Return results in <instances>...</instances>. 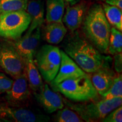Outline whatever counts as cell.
Masks as SVG:
<instances>
[{
  "instance_id": "6da1fadb",
  "label": "cell",
  "mask_w": 122,
  "mask_h": 122,
  "mask_svg": "<svg viewBox=\"0 0 122 122\" xmlns=\"http://www.w3.org/2000/svg\"><path fill=\"white\" fill-rule=\"evenodd\" d=\"M63 51L86 73H93L110 65L111 58L103 56L77 31L71 32L63 44Z\"/></svg>"
},
{
  "instance_id": "7a4b0ae2",
  "label": "cell",
  "mask_w": 122,
  "mask_h": 122,
  "mask_svg": "<svg viewBox=\"0 0 122 122\" xmlns=\"http://www.w3.org/2000/svg\"><path fill=\"white\" fill-rule=\"evenodd\" d=\"M83 23L82 30L86 39L101 53H107L111 27L102 6L98 4L93 5Z\"/></svg>"
},
{
  "instance_id": "3957f363",
  "label": "cell",
  "mask_w": 122,
  "mask_h": 122,
  "mask_svg": "<svg viewBox=\"0 0 122 122\" xmlns=\"http://www.w3.org/2000/svg\"><path fill=\"white\" fill-rule=\"evenodd\" d=\"M54 91L59 92L67 98L76 102L89 101L98 97L91 76L87 74L63 81L56 86Z\"/></svg>"
},
{
  "instance_id": "277c9868",
  "label": "cell",
  "mask_w": 122,
  "mask_h": 122,
  "mask_svg": "<svg viewBox=\"0 0 122 122\" xmlns=\"http://www.w3.org/2000/svg\"><path fill=\"white\" fill-rule=\"evenodd\" d=\"M63 101L82 119L86 122H93L102 120L111 111L122 106V97L109 100L102 99L100 102L88 104H74L67 101Z\"/></svg>"
},
{
  "instance_id": "5b68a950",
  "label": "cell",
  "mask_w": 122,
  "mask_h": 122,
  "mask_svg": "<svg viewBox=\"0 0 122 122\" xmlns=\"http://www.w3.org/2000/svg\"><path fill=\"white\" fill-rule=\"evenodd\" d=\"M35 63L46 82H50L58 72L61 62V50L51 45H44L35 54Z\"/></svg>"
},
{
  "instance_id": "8992f818",
  "label": "cell",
  "mask_w": 122,
  "mask_h": 122,
  "mask_svg": "<svg viewBox=\"0 0 122 122\" xmlns=\"http://www.w3.org/2000/svg\"><path fill=\"white\" fill-rule=\"evenodd\" d=\"M30 23V16L26 10L2 14L0 15V36L16 40L28 28Z\"/></svg>"
},
{
  "instance_id": "52a82bcc",
  "label": "cell",
  "mask_w": 122,
  "mask_h": 122,
  "mask_svg": "<svg viewBox=\"0 0 122 122\" xmlns=\"http://www.w3.org/2000/svg\"><path fill=\"white\" fill-rule=\"evenodd\" d=\"M0 67L15 79L25 72V62L13 42H0Z\"/></svg>"
},
{
  "instance_id": "ba28073f",
  "label": "cell",
  "mask_w": 122,
  "mask_h": 122,
  "mask_svg": "<svg viewBox=\"0 0 122 122\" xmlns=\"http://www.w3.org/2000/svg\"><path fill=\"white\" fill-rule=\"evenodd\" d=\"M0 119L2 122H45L50 118L42 114H36L30 110L0 104Z\"/></svg>"
},
{
  "instance_id": "9c48e42d",
  "label": "cell",
  "mask_w": 122,
  "mask_h": 122,
  "mask_svg": "<svg viewBox=\"0 0 122 122\" xmlns=\"http://www.w3.org/2000/svg\"><path fill=\"white\" fill-rule=\"evenodd\" d=\"M61 62L58 74L50 82L54 90L56 86L63 81L74 79L86 74L63 50H61Z\"/></svg>"
},
{
  "instance_id": "30bf717a",
  "label": "cell",
  "mask_w": 122,
  "mask_h": 122,
  "mask_svg": "<svg viewBox=\"0 0 122 122\" xmlns=\"http://www.w3.org/2000/svg\"><path fill=\"white\" fill-rule=\"evenodd\" d=\"M41 36V27H37L30 35H25L13 42L24 62L30 58H33L37 51Z\"/></svg>"
},
{
  "instance_id": "8fae6325",
  "label": "cell",
  "mask_w": 122,
  "mask_h": 122,
  "mask_svg": "<svg viewBox=\"0 0 122 122\" xmlns=\"http://www.w3.org/2000/svg\"><path fill=\"white\" fill-rule=\"evenodd\" d=\"M35 96L44 110L49 114L58 111L64 107L60 94L50 89L48 84L44 85L41 89L35 92Z\"/></svg>"
},
{
  "instance_id": "7c38bea8",
  "label": "cell",
  "mask_w": 122,
  "mask_h": 122,
  "mask_svg": "<svg viewBox=\"0 0 122 122\" xmlns=\"http://www.w3.org/2000/svg\"><path fill=\"white\" fill-rule=\"evenodd\" d=\"M6 93L5 98L10 105H19L28 99L30 91L25 72L15 78L11 88Z\"/></svg>"
},
{
  "instance_id": "4fadbf2b",
  "label": "cell",
  "mask_w": 122,
  "mask_h": 122,
  "mask_svg": "<svg viewBox=\"0 0 122 122\" xmlns=\"http://www.w3.org/2000/svg\"><path fill=\"white\" fill-rule=\"evenodd\" d=\"M91 79L98 94H104L113 83L115 74L111 69L110 65L105 66L92 73Z\"/></svg>"
},
{
  "instance_id": "5bb4252c",
  "label": "cell",
  "mask_w": 122,
  "mask_h": 122,
  "mask_svg": "<svg viewBox=\"0 0 122 122\" xmlns=\"http://www.w3.org/2000/svg\"><path fill=\"white\" fill-rule=\"evenodd\" d=\"M86 10V6L84 3L76 4L67 8L62 20L66 26L71 32L75 31L81 26L84 19Z\"/></svg>"
},
{
  "instance_id": "9a60e30c",
  "label": "cell",
  "mask_w": 122,
  "mask_h": 122,
  "mask_svg": "<svg viewBox=\"0 0 122 122\" xmlns=\"http://www.w3.org/2000/svg\"><path fill=\"white\" fill-rule=\"evenodd\" d=\"M26 11L30 15V23L25 35H30L37 27H41L44 21V6L40 0H32L28 2Z\"/></svg>"
},
{
  "instance_id": "2e32d148",
  "label": "cell",
  "mask_w": 122,
  "mask_h": 122,
  "mask_svg": "<svg viewBox=\"0 0 122 122\" xmlns=\"http://www.w3.org/2000/svg\"><path fill=\"white\" fill-rule=\"evenodd\" d=\"M67 28L62 21L48 22L42 33L44 39L50 44H58L63 40L66 35Z\"/></svg>"
},
{
  "instance_id": "e0dca14e",
  "label": "cell",
  "mask_w": 122,
  "mask_h": 122,
  "mask_svg": "<svg viewBox=\"0 0 122 122\" xmlns=\"http://www.w3.org/2000/svg\"><path fill=\"white\" fill-rule=\"evenodd\" d=\"M25 72L30 88L35 92L41 89L44 86L42 77L33 58L25 61Z\"/></svg>"
},
{
  "instance_id": "ac0fdd59",
  "label": "cell",
  "mask_w": 122,
  "mask_h": 122,
  "mask_svg": "<svg viewBox=\"0 0 122 122\" xmlns=\"http://www.w3.org/2000/svg\"><path fill=\"white\" fill-rule=\"evenodd\" d=\"M65 7V0H47L46 20L48 23L61 22Z\"/></svg>"
},
{
  "instance_id": "d6986e66",
  "label": "cell",
  "mask_w": 122,
  "mask_h": 122,
  "mask_svg": "<svg viewBox=\"0 0 122 122\" xmlns=\"http://www.w3.org/2000/svg\"><path fill=\"white\" fill-rule=\"evenodd\" d=\"M102 8L110 24L122 32V12L121 9L107 4H103Z\"/></svg>"
},
{
  "instance_id": "ffe728a7",
  "label": "cell",
  "mask_w": 122,
  "mask_h": 122,
  "mask_svg": "<svg viewBox=\"0 0 122 122\" xmlns=\"http://www.w3.org/2000/svg\"><path fill=\"white\" fill-rule=\"evenodd\" d=\"M28 0H0V15L9 12L26 10Z\"/></svg>"
},
{
  "instance_id": "44dd1931",
  "label": "cell",
  "mask_w": 122,
  "mask_h": 122,
  "mask_svg": "<svg viewBox=\"0 0 122 122\" xmlns=\"http://www.w3.org/2000/svg\"><path fill=\"white\" fill-rule=\"evenodd\" d=\"M122 32L113 27L111 28L107 52L112 55H115L116 54H118V53H122Z\"/></svg>"
},
{
  "instance_id": "7402d4cb",
  "label": "cell",
  "mask_w": 122,
  "mask_h": 122,
  "mask_svg": "<svg viewBox=\"0 0 122 122\" xmlns=\"http://www.w3.org/2000/svg\"><path fill=\"white\" fill-rule=\"evenodd\" d=\"M103 100H109L111 99L122 97V76L119 75L116 76L112 85L103 95L102 96Z\"/></svg>"
},
{
  "instance_id": "603a6c76",
  "label": "cell",
  "mask_w": 122,
  "mask_h": 122,
  "mask_svg": "<svg viewBox=\"0 0 122 122\" xmlns=\"http://www.w3.org/2000/svg\"><path fill=\"white\" fill-rule=\"evenodd\" d=\"M56 121L58 122H82L83 119L72 109L65 108L59 110L56 115Z\"/></svg>"
},
{
  "instance_id": "cb8c5ba5",
  "label": "cell",
  "mask_w": 122,
  "mask_h": 122,
  "mask_svg": "<svg viewBox=\"0 0 122 122\" xmlns=\"http://www.w3.org/2000/svg\"><path fill=\"white\" fill-rule=\"evenodd\" d=\"M102 121L103 122H122V107L120 106L111 111L102 119Z\"/></svg>"
},
{
  "instance_id": "d4e9b609",
  "label": "cell",
  "mask_w": 122,
  "mask_h": 122,
  "mask_svg": "<svg viewBox=\"0 0 122 122\" xmlns=\"http://www.w3.org/2000/svg\"><path fill=\"white\" fill-rule=\"evenodd\" d=\"M14 80L2 72H0V93L6 92L10 89Z\"/></svg>"
},
{
  "instance_id": "484cf974",
  "label": "cell",
  "mask_w": 122,
  "mask_h": 122,
  "mask_svg": "<svg viewBox=\"0 0 122 122\" xmlns=\"http://www.w3.org/2000/svg\"><path fill=\"white\" fill-rule=\"evenodd\" d=\"M114 67L117 72L120 74L122 70V53L115 54L114 57Z\"/></svg>"
},
{
  "instance_id": "4316f807",
  "label": "cell",
  "mask_w": 122,
  "mask_h": 122,
  "mask_svg": "<svg viewBox=\"0 0 122 122\" xmlns=\"http://www.w3.org/2000/svg\"><path fill=\"white\" fill-rule=\"evenodd\" d=\"M107 4L116 6L122 10V0H105Z\"/></svg>"
},
{
  "instance_id": "83f0119b",
  "label": "cell",
  "mask_w": 122,
  "mask_h": 122,
  "mask_svg": "<svg viewBox=\"0 0 122 122\" xmlns=\"http://www.w3.org/2000/svg\"><path fill=\"white\" fill-rule=\"evenodd\" d=\"M65 1L70 4L71 5H74L77 4L79 1V0H65Z\"/></svg>"
},
{
  "instance_id": "f1b7e54d",
  "label": "cell",
  "mask_w": 122,
  "mask_h": 122,
  "mask_svg": "<svg viewBox=\"0 0 122 122\" xmlns=\"http://www.w3.org/2000/svg\"><path fill=\"white\" fill-rule=\"evenodd\" d=\"M100 1H105V0H100Z\"/></svg>"
}]
</instances>
